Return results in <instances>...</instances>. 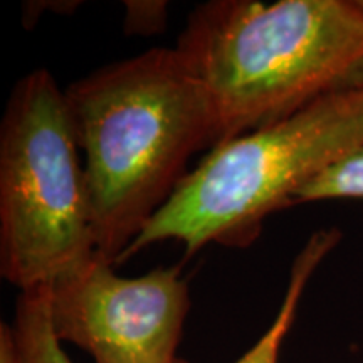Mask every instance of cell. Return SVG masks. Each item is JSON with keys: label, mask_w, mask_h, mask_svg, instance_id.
Listing matches in <instances>:
<instances>
[{"label": "cell", "mask_w": 363, "mask_h": 363, "mask_svg": "<svg viewBox=\"0 0 363 363\" xmlns=\"http://www.w3.org/2000/svg\"><path fill=\"white\" fill-rule=\"evenodd\" d=\"M65 93L84 153L96 254L118 264L192 155L219 145L214 103L177 48L111 62Z\"/></svg>", "instance_id": "cell-1"}, {"label": "cell", "mask_w": 363, "mask_h": 363, "mask_svg": "<svg viewBox=\"0 0 363 363\" xmlns=\"http://www.w3.org/2000/svg\"><path fill=\"white\" fill-rule=\"evenodd\" d=\"M175 48L214 103L222 143L363 89V0H214Z\"/></svg>", "instance_id": "cell-2"}, {"label": "cell", "mask_w": 363, "mask_h": 363, "mask_svg": "<svg viewBox=\"0 0 363 363\" xmlns=\"http://www.w3.org/2000/svg\"><path fill=\"white\" fill-rule=\"evenodd\" d=\"M363 147V89L318 99L293 115L208 150L120 262L163 240L189 256L207 244L247 247L308 182Z\"/></svg>", "instance_id": "cell-3"}, {"label": "cell", "mask_w": 363, "mask_h": 363, "mask_svg": "<svg viewBox=\"0 0 363 363\" xmlns=\"http://www.w3.org/2000/svg\"><path fill=\"white\" fill-rule=\"evenodd\" d=\"M79 152L65 91L48 69L26 74L0 125V272L21 293L96 256Z\"/></svg>", "instance_id": "cell-4"}, {"label": "cell", "mask_w": 363, "mask_h": 363, "mask_svg": "<svg viewBox=\"0 0 363 363\" xmlns=\"http://www.w3.org/2000/svg\"><path fill=\"white\" fill-rule=\"evenodd\" d=\"M94 256L49 288L56 337L94 363H179L177 348L190 310L180 266L136 278L116 274Z\"/></svg>", "instance_id": "cell-5"}, {"label": "cell", "mask_w": 363, "mask_h": 363, "mask_svg": "<svg viewBox=\"0 0 363 363\" xmlns=\"http://www.w3.org/2000/svg\"><path fill=\"white\" fill-rule=\"evenodd\" d=\"M342 238V233L335 227L316 230L310 235L305 246L294 257L291 271H289L288 288H286L284 298L281 301L279 311L276 313L266 333L235 363H279L281 347L296 320L299 301L305 294L306 286L318 266L338 246Z\"/></svg>", "instance_id": "cell-6"}, {"label": "cell", "mask_w": 363, "mask_h": 363, "mask_svg": "<svg viewBox=\"0 0 363 363\" xmlns=\"http://www.w3.org/2000/svg\"><path fill=\"white\" fill-rule=\"evenodd\" d=\"M17 363H72L56 337L49 310V288L22 291L12 325ZM179 363H187L180 360Z\"/></svg>", "instance_id": "cell-7"}, {"label": "cell", "mask_w": 363, "mask_h": 363, "mask_svg": "<svg viewBox=\"0 0 363 363\" xmlns=\"http://www.w3.org/2000/svg\"><path fill=\"white\" fill-rule=\"evenodd\" d=\"M337 199H363V147L308 182L294 197V206Z\"/></svg>", "instance_id": "cell-8"}, {"label": "cell", "mask_w": 363, "mask_h": 363, "mask_svg": "<svg viewBox=\"0 0 363 363\" xmlns=\"http://www.w3.org/2000/svg\"><path fill=\"white\" fill-rule=\"evenodd\" d=\"M167 2H126V33L140 35L160 33L167 24Z\"/></svg>", "instance_id": "cell-9"}, {"label": "cell", "mask_w": 363, "mask_h": 363, "mask_svg": "<svg viewBox=\"0 0 363 363\" xmlns=\"http://www.w3.org/2000/svg\"><path fill=\"white\" fill-rule=\"evenodd\" d=\"M0 363H17L12 326L0 325Z\"/></svg>", "instance_id": "cell-10"}]
</instances>
